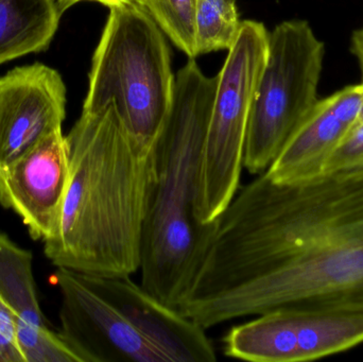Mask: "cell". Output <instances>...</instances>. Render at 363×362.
Wrapping results in <instances>:
<instances>
[{
    "instance_id": "5",
    "label": "cell",
    "mask_w": 363,
    "mask_h": 362,
    "mask_svg": "<svg viewBox=\"0 0 363 362\" xmlns=\"http://www.w3.org/2000/svg\"><path fill=\"white\" fill-rule=\"evenodd\" d=\"M268 49L264 23L243 21L217 74L196 188V215L203 225L217 220L240 188L250 114Z\"/></svg>"
},
{
    "instance_id": "10",
    "label": "cell",
    "mask_w": 363,
    "mask_h": 362,
    "mask_svg": "<svg viewBox=\"0 0 363 362\" xmlns=\"http://www.w3.org/2000/svg\"><path fill=\"white\" fill-rule=\"evenodd\" d=\"M82 276L94 290L115 306L170 362L217 361L206 329L160 301L130 276Z\"/></svg>"
},
{
    "instance_id": "4",
    "label": "cell",
    "mask_w": 363,
    "mask_h": 362,
    "mask_svg": "<svg viewBox=\"0 0 363 362\" xmlns=\"http://www.w3.org/2000/svg\"><path fill=\"white\" fill-rule=\"evenodd\" d=\"M174 79L166 35L138 1L110 8L91 60L82 112L114 104L125 127L153 149L172 108Z\"/></svg>"
},
{
    "instance_id": "7",
    "label": "cell",
    "mask_w": 363,
    "mask_h": 362,
    "mask_svg": "<svg viewBox=\"0 0 363 362\" xmlns=\"http://www.w3.org/2000/svg\"><path fill=\"white\" fill-rule=\"evenodd\" d=\"M53 278L62 297L59 333L81 362H170L82 274L57 268Z\"/></svg>"
},
{
    "instance_id": "21",
    "label": "cell",
    "mask_w": 363,
    "mask_h": 362,
    "mask_svg": "<svg viewBox=\"0 0 363 362\" xmlns=\"http://www.w3.org/2000/svg\"><path fill=\"white\" fill-rule=\"evenodd\" d=\"M363 123V100L362 106H360L359 110V114H358L357 119H356L355 125H357V123Z\"/></svg>"
},
{
    "instance_id": "13",
    "label": "cell",
    "mask_w": 363,
    "mask_h": 362,
    "mask_svg": "<svg viewBox=\"0 0 363 362\" xmlns=\"http://www.w3.org/2000/svg\"><path fill=\"white\" fill-rule=\"evenodd\" d=\"M32 265V253L0 232V299L21 322L50 327L38 304Z\"/></svg>"
},
{
    "instance_id": "1",
    "label": "cell",
    "mask_w": 363,
    "mask_h": 362,
    "mask_svg": "<svg viewBox=\"0 0 363 362\" xmlns=\"http://www.w3.org/2000/svg\"><path fill=\"white\" fill-rule=\"evenodd\" d=\"M179 312L204 329L281 308L363 306V167L238 189Z\"/></svg>"
},
{
    "instance_id": "18",
    "label": "cell",
    "mask_w": 363,
    "mask_h": 362,
    "mask_svg": "<svg viewBox=\"0 0 363 362\" xmlns=\"http://www.w3.org/2000/svg\"><path fill=\"white\" fill-rule=\"evenodd\" d=\"M0 362H26L18 339L14 312L0 299Z\"/></svg>"
},
{
    "instance_id": "12",
    "label": "cell",
    "mask_w": 363,
    "mask_h": 362,
    "mask_svg": "<svg viewBox=\"0 0 363 362\" xmlns=\"http://www.w3.org/2000/svg\"><path fill=\"white\" fill-rule=\"evenodd\" d=\"M62 14L55 0H0V65L46 50Z\"/></svg>"
},
{
    "instance_id": "11",
    "label": "cell",
    "mask_w": 363,
    "mask_h": 362,
    "mask_svg": "<svg viewBox=\"0 0 363 362\" xmlns=\"http://www.w3.org/2000/svg\"><path fill=\"white\" fill-rule=\"evenodd\" d=\"M362 100V83L318 100L266 170L267 176L277 183H294L323 174L330 155L355 125Z\"/></svg>"
},
{
    "instance_id": "6",
    "label": "cell",
    "mask_w": 363,
    "mask_h": 362,
    "mask_svg": "<svg viewBox=\"0 0 363 362\" xmlns=\"http://www.w3.org/2000/svg\"><path fill=\"white\" fill-rule=\"evenodd\" d=\"M325 47L307 21L269 32L268 57L252 103L243 168L266 171L318 102Z\"/></svg>"
},
{
    "instance_id": "16",
    "label": "cell",
    "mask_w": 363,
    "mask_h": 362,
    "mask_svg": "<svg viewBox=\"0 0 363 362\" xmlns=\"http://www.w3.org/2000/svg\"><path fill=\"white\" fill-rule=\"evenodd\" d=\"M17 339L26 362H81L60 333L17 320Z\"/></svg>"
},
{
    "instance_id": "20",
    "label": "cell",
    "mask_w": 363,
    "mask_h": 362,
    "mask_svg": "<svg viewBox=\"0 0 363 362\" xmlns=\"http://www.w3.org/2000/svg\"><path fill=\"white\" fill-rule=\"evenodd\" d=\"M352 51L359 62L362 68V84H363V26L360 29L356 30L352 36Z\"/></svg>"
},
{
    "instance_id": "2",
    "label": "cell",
    "mask_w": 363,
    "mask_h": 362,
    "mask_svg": "<svg viewBox=\"0 0 363 362\" xmlns=\"http://www.w3.org/2000/svg\"><path fill=\"white\" fill-rule=\"evenodd\" d=\"M66 140L69 183L45 255L85 276H131L142 265L153 149L133 137L114 104L82 112Z\"/></svg>"
},
{
    "instance_id": "3",
    "label": "cell",
    "mask_w": 363,
    "mask_h": 362,
    "mask_svg": "<svg viewBox=\"0 0 363 362\" xmlns=\"http://www.w3.org/2000/svg\"><path fill=\"white\" fill-rule=\"evenodd\" d=\"M218 78L189 59L174 79L172 108L153 147L155 176L143 239L142 286L178 310L208 248L216 221L196 215L199 167Z\"/></svg>"
},
{
    "instance_id": "15",
    "label": "cell",
    "mask_w": 363,
    "mask_h": 362,
    "mask_svg": "<svg viewBox=\"0 0 363 362\" xmlns=\"http://www.w3.org/2000/svg\"><path fill=\"white\" fill-rule=\"evenodd\" d=\"M165 35L189 59L198 57L194 42L196 0H138Z\"/></svg>"
},
{
    "instance_id": "9",
    "label": "cell",
    "mask_w": 363,
    "mask_h": 362,
    "mask_svg": "<svg viewBox=\"0 0 363 362\" xmlns=\"http://www.w3.org/2000/svg\"><path fill=\"white\" fill-rule=\"evenodd\" d=\"M66 86L61 74L35 63L0 77V168L62 129Z\"/></svg>"
},
{
    "instance_id": "17",
    "label": "cell",
    "mask_w": 363,
    "mask_h": 362,
    "mask_svg": "<svg viewBox=\"0 0 363 362\" xmlns=\"http://www.w3.org/2000/svg\"><path fill=\"white\" fill-rule=\"evenodd\" d=\"M363 167V123L354 125L326 164L325 172Z\"/></svg>"
},
{
    "instance_id": "14",
    "label": "cell",
    "mask_w": 363,
    "mask_h": 362,
    "mask_svg": "<svg viewBox=\"0 0 363 362\" xmlns=\"http://www.w3.org/2000/svg\"><path fill=\"white\" fill-rule=\"evenodd\" d=\"M242 21L235 0H196L194 27L196 55L228 50Z\"/></svg>"
},
{
    "instance_id": "19",
    "label": "cell",
    "mask_w": 363,
    "mask_h": 362,
    "mask_svg": "<svg viewBox=\"0 0 363 362\" xmlns=\"http://www.w3.org/2000/svg\"><path fill=\"white\" fill-rule=\"evenodd\" d=\"M55 1H57V6H59L61 12L64 13L67 10V9H69L70 6L78 4V2L84 1V0H55ZM87 1L99 2V4L108 6V8H113V6H121V4L133 1V0H87Z\"/></svg>"
},
{
    "instance_id": "8",
    "label": "cell",
    "mask_w": 363,
    "mask_h": 362,
    "mask_svg": "<svg viewBox=\"0 0 363 362\" xmlns=\"http://www.w3.org/2000/svg\"><path fill=\"white\" fill-rule=\"evenodd\" d=\"M70 176L69 148L62 129L0 168V204L13 210L34 240L55 235Z\"/></svg>"
}]
</instances>
